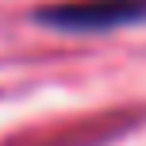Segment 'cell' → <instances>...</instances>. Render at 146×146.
<instances>
[{"mask_svg": "<svg viewBox=\"0 0 146 146\" xmlns=\"http://www.w3.org/2000/svg\"><path fill=\"white\" fill-rule=\"evenodd\" d=\"M35 19L62 35H100V31L146 23V0H66L38 8Z\"/></svg>", "mask_w": 146, "mask_h": 146, "instance_id": "cell-1", "label": "cell"}]
</instances>
